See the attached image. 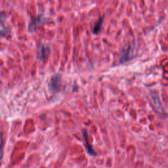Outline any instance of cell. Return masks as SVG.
Here are the masks:
<instances>
[{
    "label": "cell",
    "mask_w": 168,
    "mask_h": 168,
    "mask_svg": "<svg viewBox=\"0 0 168 168\" xmlns=\"http://www.w3.org/2000/svg\"><path fill=\"white\" fill-rule=\"evenodd\" d=\"M133 43H128L126 45L124 48L121 52L119 59L120 64H123L130 61L133 59Z\"/></svg>",
    "instance_id": "1"
},
{
    "label": "cell",
    "mask_w": 168,
    "mask_h": 168,
    "mask_svg": "<svg viewBox=\"0 0 168 168\" xmlns=\"http://www.w3.org/2000/svg\"><path fill=\"white\" fill-rule=\"evenodd\" d=\"M61 83V76L59 74H55L50 80L49 87L52 92H56L59 90Z\"/></svg>",
    "instance_id": "2"
},
{
    "label": "cell",
    "mask_w": 168,
    "mask_h": 168,
    "mask_svg": "<svg viewBox=\"0 0 168 168\" xmlns=\"http://www.w3.org/2000/svg\"><path fill=\"white\" fill-rule=\"evenodd\" d=\"M44 18L43 17V15H38V17H36V18L32 19L30 21V24H29L28 26V31L30 32H32L36 30V29L38 28V26L42 24L44 22Z\"/></svg>",
    "instance_id": "3"
},
{
    "label": "cell",
    "mask_w": 168,
    "mask_h": 168,
    "mask_svg": "<svg viewBox=\"0 0 168 168\" xmlns=\"http://www.w3.org/2000/svg\"><path fill=\"white\" fill-rule=\"evenodd\" d=\"M49 47L44 44H41L39 47L38 53V59L39 60H43L49 55Z\"/></svg>",
    "instance_id": "4"
},
{
    "label": "cell",
    "mask_w": 168,
    "mask_h": 168,
    "mask_svg": "<svg viewBox=\"0 0 168 168\" xmlns=\"http://www.w3.org/2000/svg\"><path fill=\"white\" fill-rule=\"evenodd\" d=\"M82 132H83V136L84 137V139H85V147L87 150V151H88V153L90 155H91V156H95L96 155L95 152L94 151L93 147L91 146V145L89 143V142L88 141V132H87L86 130H83Z\"/></svg>",
    "instance_id": "5"
},
{
    "label": "cell",
    "mask_w": 168,
    "mask_h": 168,
    "mask_svg": "<svg viewBox=\"0 0 168 168\" xmlns=\"http://www.w3.org/2000/svg\"><path fill=\"white\" fill-rule=\"evenodd\" d=\"M104 19V15H102L101 18H99V19L97 21V22L94 24V25L93 28V32L94 34H98L100 30H101L102 24H103Z\"/></svg>",
    "instance_id": "6"
}]
</instances>
